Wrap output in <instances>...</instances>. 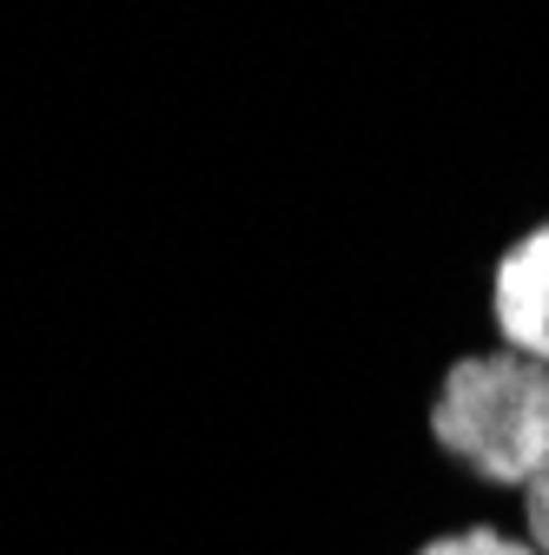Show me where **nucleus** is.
Segmentation results:
<instances>
[{
    "mask_svg": "<svg viewBox=\"0 0 549 555\" xmlns=\"http://www.w3.org/2000/svg\"><path fill=\"white\" fill-rule=\"evenodd\" d=\"M431 437L450 463L497 490H529V476L549 463V364H529L516 351H484L450 364Z\"/></svg>",
    "mask_w": 549,
    "mask_h": 555,
    "instance_id": "nucleus-1",
    "label": "nucleus"
},
{
    "mask_svg": "<svg viewBox=\"0 0 549 555\" xmlns=\"http://www.w3.org/2000/svg\"><path fill=\"white\" fill-rule=\"evenodd\" d=\"M497 331L516 358L549 364V225L523 232L503 264H497V292H490Z\"/></svg>",
    "mask_w": 549,
    "mask_h": 555,
    "instance_id": "nucleus-2",
    "label": "nucleus"
},
{
    "mask_svg": "<svg viewBox=\"0 0 549 555\" xmlns=\"http://www.w3.org/2000/svg\"><path fill=\"white\" fill-rule=\"evenodd\" d=\"M418 555H536V548H523V542L503 535V529H457V535L424 542Z\"/></svg>",
    "mask_w": 549,
    "mask_h": 555,
    "instance_id": "nucleus-3",
    "label": "nucleus"
},
{
    "mask_svg": "<svg viewBox=\"0 0 549 555\" xmlns=\"http://www.w3.org/2000/svg\"><path fill=\"white\" fill-rule=\"evenodd\" d=\"M523 516H529V548L549 555V463L529 476V490H523Z\"/></svg>",
    "mask_w": 549,
    "mask_h": 555,
    "instance_id": "nucleus-4",
    "label": "nucleus"
}]
</instances>
